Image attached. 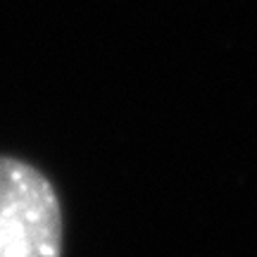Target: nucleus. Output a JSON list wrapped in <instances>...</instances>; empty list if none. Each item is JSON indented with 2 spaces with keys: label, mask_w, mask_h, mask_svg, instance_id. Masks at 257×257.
Masks as SVG:
<instances>
[{
  "label": "nucleus",
  "mask_w": 257,
  "mask_h": 257,
  "mask_svg": "<svg viewBox=\"0 0 257 257\" xmlns=\"http://www.w3.org/2000/svg\"><path fill=\"white\" fill-rule=\"evenodd\" d=\"M62 243L55 186L34 165L0 155V257H62Z\"/></svg>",
  "instance_id": "nucleus-1"
}]
</instances>
